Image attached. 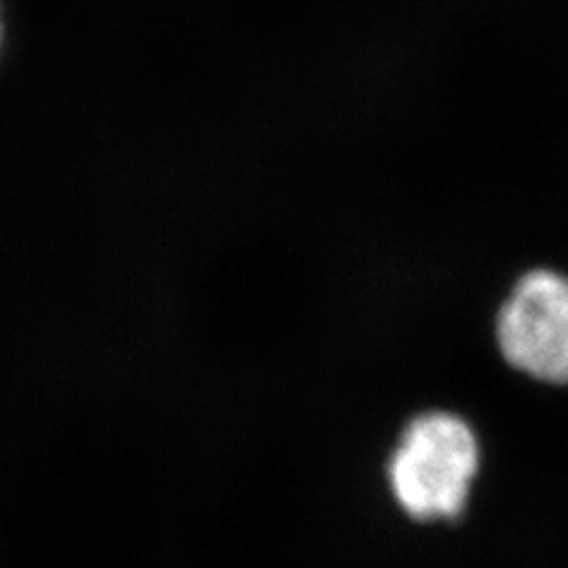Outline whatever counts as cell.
Here are the masks:
<instances>
[{
	"mask_svg": "<svg viewBox=\"0 0 568 568\" xmlns=\"http://www.w3.org/2000/svg\"><path fill=\"white\" fill-rule=\"evenodd\" d=\"M488 465L486 438L471 415L453 405H422L405 415L379 462L382 490L417 530L465 524Z\"/></svg>",
	"mask_w": 568,
	"mask_h": 568,
	"instance_id": "1",
	"label": "cell"
},
{
	"mask_svg": "<svg viewBox=\"0 0 568 568\" xmlns=\"http://www.w3.org/2000/svg\"><path fill=\"white\" fill-rule=\"evenodd\" d=\"M490 344L514 379L568 390V271L528 263L514 273L490 311Z\"/></svg>",
	"mask_w": 568,
	"mask_h": 568,
	"instance_id": "2",
	"label": "cell"
},
{
	"mask_svg": "<svg viewBox=\"0 0 568 568\" xmlns=\"http://www.w3.org/2000/svg\"><path fill=\"white\" fill-rule=\"evenodd\" d=\"M0 50H3V14H0Z\"/></svg>",
	"mask_w": 568,
	"mask_h": 568,
	"instance_id": "3",
	"label": "cell"
}]
</instances>
